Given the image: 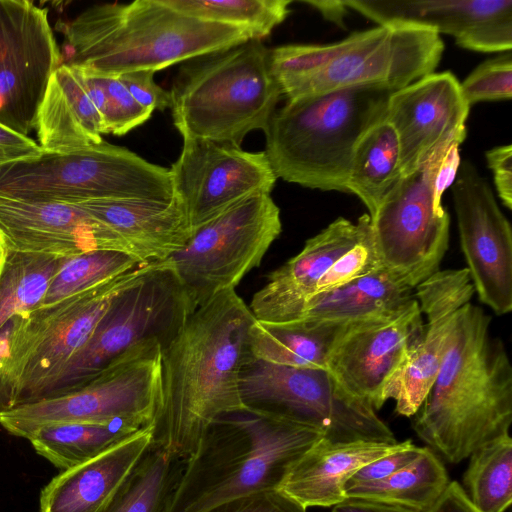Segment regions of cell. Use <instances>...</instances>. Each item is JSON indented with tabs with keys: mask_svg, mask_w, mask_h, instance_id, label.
<instances>
[{
	"mask_svg": "<svg viewBox=\"0 0 512 512\" xmlns=\"http://www.w3.org/2000/svg\"><path fill=\"white\" fill-rule=\"evenodd\" d=\"M444 51L434 30L385 23L331 44L269 50V67L287 100L361 85L402 89L433 73Z\"/></svg>",
	"mask_w": 512,
	"mask_h": 512,
	"instance_id": "5b68a950",
	"label": "cell"
},
{
	"mask_svg": "<svg viewBox=\"0 0 512 512\" xmlns=\"http://www.w3.org/2000/svg\"><path fill=\"white\" fill-rule=\"evenodd\" d=\"M332 512H417L402 506L366 500L360 498H346L333 506Z\"/></svg>",
	"mask_w": 512,
	"mask_h": 512,
	"instance_id": "c3c4849f",
	"label": "cell"
},
{
	"mask_svg": "<svg viewBox=\"0 0 512 512\" xmlns=\"http://www.w3.org/2000/svg\"><path fill=\"white\" fill-rule=\"evenodd\" d=\"M195 308L171 262H156L140 281L113 301L90 339L42 399L82 387L142 341L158 339L163 347Z\"/></svg>",
	"mask_w": 512,
	"mask_h": 512,
	"instance_id": "7c38bea8",
	"label": "cell"
},
{
	"mask_svg": "<svg viewBox=\"0 0 512 512\" xmlns=\"http://www.w3.org/2000/svg\"><path fill=\"white\" fill-rule=\"evenodd\" d=\"M400 146L393 126L384 118L371 126L355 145L347 181L372 217L403 178Z\"/></svg>",
	"mask_w": 512,
	"mask_h": 512,
	"instance_id": "f546056e",
	"label": "cell"
},
{
	"mask_svg": "<svg viewBox=\"0 0 512 512\" xmlns=\"http://www.w3.org/2000/svg\"><path fill=\"white\" fill-rule=\"evenodd\" d=\"M423 328L415 296L395 309L350 322L334 344L326 369L347 393L378 410L385 403L388 382Z\"/></svg>",
	"mask_w": 512,
	"mask_h": 512,
	"instance_id": "ac0fdd59",
	"label": "cell"
},
{
	"mask_svg": "<svg viewBox=\"0 0 512 512\" xmlns=\"http://www.w3.org/2000/svg\"><path fill=\"white\" fill-rule=\"evenodd\" d=\"M34 129L44 152L76 150L103 141V121L79 67L61 63L54 71Z\"/></svg>",
	"mask_w": 512,
	"mask_h": 512,
	"instance_id": "4316f807",
	"label": "cell"
},
{
	"mask_svg": "<svg viewBox=\"0 0 512 512\" xmlns=\"http://www.w3.org/2000/svg\"><path fill=\"white\" fill-rule=\"evenodd\" d=\"M302 2L317 9L325 19L344 28V17L347 11V6L344 1L306 0Z\"/></svg>",
	"mask_w": 512,
	"mask_h": 512,
	"instance_id": "681fc988",
	"label": "cell"
},
{
	"mask_svg": "<svg viewBox=\"0 0 512 512\" xmlns=\"http://www.w3.org/2000/svg\"><path fill=\"white\" fill-rule=\"evenodd\" d=\"M323 438L318 430L252 409L215 419L185 460L169 512H206L278 490L293 464Z\"/></svg>",
	"mask_w": 512,
	"mask_h": 512,
	"instance_id": "277c9868",
	"label": "cell"
},
{
	"mask_svg": "<svg viewBox=\"0 0 512 512\" xmlns=\"http://www.w3.org/2000/svg\"><path fill=\"white\" fill-rule=\"evenodd\" d=\"M347 8L378 25L405 23L449 34L478 52L512 48V0H349Z\"/></svg>",
	"mask_w": 512,
	"mask_h": 512,
	"instance_id": "44dd1931",
	"label": "cell"
},
{
	"mask_svg": "<svg viewBox=\"0 0 512 512\" xmlns=\"http://www.w3.org/2000/svg\"><path fill=\"white\" fill-rule=\"evenodd\" d=\"M453 143L439 149L413 173L403 176L375 214L369 216L382 267L419 273L426 278L440 270L449 246L450 216L435 208L434 180Z\"/></svg>",
	"mask_w": 512,
	"mask_h": 512,
	"instance_id": "5bb4252c",
	"label": "cell"
},
{
	"mask_svg": "<svg viewBox=\"0 0 512 512\" xmlns=\"http://www.w3.org/2000/svg\"><path fill=\"white\" fill-rule=\"evenodd\" d=\"M254 320L235 289L218 292L189 314L162 347L152 444L185 461L215 419L246 409L239 377Z\"/></svg>",
	"mask_w": 512,
	"mask_h": 512,
	"instance_id": "6da1fadb",
	"label": "cell"
},
{
	"mask_svg": "<svg viewBox=\"0 0 512 512\" xmlns=\"http://www.w3.org/2000/svg\"><path fill=\"white\" fill-rule=\"evenodd\" d=\"M144 264L149 263L114 250H91L66 257L39 306L56 303Z\"/></svg>",
	"mask_w": 512,
	"mask_h": 512,
	"instance_id": "8d00e7d4",
	"label": "cell"
},
{
	"mask_svg": "<svg viewBox=\"0 0 512 512\" xmlns=\"http://www.w3.org/2000/svg\"><path fill=\"white\" fill-rule=\"evenodd\" d=\"M154 74V71L142 70L124 73L117 77L142 107L152 112L155 109L163 111L170 107V93L155 83Z\"/></svg>",
	"mask_w": 512,
	"mask_h": 512,
	"instance_id": "7bdbcfd3",
	"label": "cell"
},
{
	"mask_svg": "<svg viewBox=\"0 0 512 512\" xmlns=\"http://www.w3.org/2000/svg\"><path fill=\"white\" fill-rule=\"evenodd\" d=\"M155 263L144 264L56 303L37 306L15 316L6 364L14 407L43 398L90 339L113 301L140 281Z\"/></svg>",
	"mask_w": 512,
	"mask_h": 512,
	"instance_id": "9c48e42d",
	"label": "cell"
},
{
	"mask_svg": "<svg viewBox=\"0 0 512 512\" xmlns=\"http://www.w3.org/2000/svg\"><path fill=\"white\" fill-rule=\"evenodd\" d=\"M184 465L150 443L100 512H169Z\"/></svg>",
	"mask_w": 512,
	"mask_h": 512,
	"instance_id": "d6a6232c",
	"label": "cell"
},
{
	"mask_svg": "<svg viewBox=\"0 0 512 512\" xmlns=\"http://www.w3.org/2000/svg\"><path fill=\"white\" fill-rule=\"evenodd\" d=\"M151 439L150 424L95 457L62 470L42 489L38 512H100Z\"/></svg>",
	"mask_w": 512,
	"mask_h": 512,
	"instance_id": "d4e9b609",
	"label": "cell"
},
{
	"mask_svg": "<svg viewBox=\"0 0 512 512\" xmlns=\"http://www.w3.org/2000/svg\"><path fill=\"white\" fill-rule=\"evenodd\" d=\"M490 325L482 308L461 307L438 374L412 416L418 437L453 464L512 424V366Z\"/></svg>",
	"mask_w": 512,
	"mask_h": 512,
	"instance_id": "7a4b0ae2",
	"label": "cell"
},
{
	"mask_svg": "<svg viewBox=\"0 0 512 512\" xmlns=\"http://www.w3.org/2000/svg\"><path fill=\"white\" fill-rule=\"evenodd\" d=\"M195 18L241 28L262 40L290 14V0H162Z\"/></svg>",
	"mask_w": 512,
	"mask_h": 512,
	"instance_id": "d590c367",
	"label": "cell"
},
{
	"mask_svg": "<svg viewBox=\"0 0 512 512\" xmlns=\"http://www.w3.org/2000/svg\"><path fill=\"white\" fill-rule=\"evenodd\" d=\"M469 109L460 82L449 71L430 73L391 93L385 119L397 134L404 176L439 149L465 140Z\"/></svg>",
	"mask_w": 512,
	"mask_h": 512,
	"instance_id": "ffe728a7",
	"label": "cell"
},
{
	"mask_svg": "<svg viewBox=\"0 0 512 512\" xmlns=\"http://www.w3.org/2000/svg\"><path fill=\"white\" fill-rule=\"evenodd\" d=\"M61 53L48 10L0 0V124L28 136Z\"/></svg>",
	"mask_w": 512,
	"mask_h": 512,
	"instance_id": "9a60e30c",
	"label": "cell"
},
{
	"mask_svg": "<svg viewBox=\"0 0 512 512\" xmlns=\"http://www.w3.org/2000/svg\"><path fill=\"white\" fill-rule=\"evenodd\" d=\"M423 447L416 446L410 439L405 445L385 456L377 458L358 469L345 485H355L383 480L411 463L421 453Z\"/></svg>",
	"mask_w": 512,
	"mask_h": 512,
	"instance_id": "b9f144b4",
	"label": "cell"
},
{
	"mask_svg": "<svg viewBox=\"0 0 512 512\" xmlns=\"http://www.w3.org/2000/svg\"><path fill=\"white\" fill-rule=\"evenodd\" d=\"M282 231L280 209L268 193L251 195L192 230L168 260L195 307L235 289L258 267Z\"/></svg>",
	"mask_w": 512,
	"mask_h": 512,
	"instance_id": "4fadbf2b",
	"label": "cell"
},
{
	"mask_svg": "<svg viewBox=\"0 0 512 512\" xmlns=\"http://www.w3.org/2000/svg\"><path fill=\"white\" fill-rule=\"evenodd\" d=\"M206 512H307V509L279 490H269L224 502Z\"/></svg>",
	"mask_w": 512,
	"mask_h": 512,
	"instance_id": "60d3db41",
	"label": "cell"
},
{
	"mask_svg": "<svg viewBox=\"0 0 512 512\" xmlns=\"http://www.w3.org/2000/svg\"><path fill=\"white\" fill-rule=\"evenodd\" d=\"M462 477V489L480 512H505L512 503V438L501 435L477 448Z\"/></svg>",
	"mask_w": 512,
	"mask_h": 512,
	"instance_id": "e575fe53",
	"label": "cell"
},
{
	"mask_svg": "<svg viewBox=\"0 0 512 512\" xmlns=\"http://www.w3.org/2000/svg\"><path fill=\"white\" fill-rule=\"evenodd\" d=\"M405 442L332 443L322 438L293 464L278 490L305 509L333 507L346 499L345 485L358 469Z\"/></svg>",
	"mask_w": 512,
	"mask_h": 512,
	"instance_id": "484cf974",
	"label": "cell"
},
{
	"mask_svg": "<svg viewBox=\"0 0 512 512\" xmlns=\"http://www.w3.org/2000/svg\"><path fill=\"white\" fill-rule=\"evenodd\" d=\"M0 242L19 252L61 257L100 249L130 254L112 231L74 204L1 194Z\"/></svg>",
	"mask_w": 512,
	"mask_h": 512,
	"instance_id": "7402d4cb",
	"label": "cell"
},
{
	"mask_svg": "<svg viewBox=\"0 0 512 512\" xmlns=\"http://www.w3.org/2000/svg\"><path fill=\"white\" fill-rule=\"evenodd\" d=\"M74 205L112 231L127 251L144 263L168 259L192 234L188 218L174 198L103 199Z\"/></svg>",
	"mask_w": 512,
	"mask_h": 512,
	"instance_id": "cb8c5ba5",
	"label": "cell"
},
{
	"mask_svg": "<svg viewBox=\"0 0 512 512\" xmlns=\"http://www.w3.org/2000/svg\"><path fill=\"white\" fill-rule=\"evenodd\" d=\"M429 512H480L468 499L460 483L450 481Z\"/></svg>",
	"mask_w": 512,
	"mask_h": 512,
	"instance_id": "7dc6e473",
	"label": "cell"
},
{
	"mask_svg": "<svg viewBox=\"0 0 512 512\" xmlns=\"http://www.w3.org/2000/svg\"><path fill=\"white\" fill-rule=\"evenodd\" d=\"M65 258L19 252L0 242V330L16 315L41 304Z\"/></svg>",
	"mask_w": 512,
	"mask_h": 512,
	"instance_id": "836d02e7",
	"label": "cell"
},
{
	"mask_svg": "<svg viewBox=\"0 0 512 512\" xmlns=\"http://www.w3.org/2000/svg\"><path fill=\"white\" fill-rule=\"evenodd\" d=\"M161 359L158 339L142 341L82 387L0 414V425L25 439L40 427L55 423L126 419L150 425L161 399Z\"/></svg>",
	"mask_w": 512,
	"mask_h": 512,
	"instance_id": "8fae6325",
	"label": "cell"
},
{
	"mask_svg": "<svg viewBox=\"0 0 512 512\" xmlns=\"http://www.w3.org/2000/svg\"><path fill=\"white\" fill-rule=\"evenodd\" d=\"M359 226L339 217L305 242L303 249L268 275L248 306L257 321L291 322L333 263L358 239Z\"/></svg>",
	"mask_w": 512,
	"mask_h": 512,
	"instance_id": "603a6c76",
	"label": "cell"
},
{
	"mask_svg": "<svg viewBox=\"0 0 512 512\" xmlns=\"http://www.w3.org/2000/svg\"><path fill=\"white\" fill-rule=\"evenodd\" d=\"M347 324L254 320L248 330L247 350L251 356L273 364L326 369L329 354Z\"/></svg>",
	"mask_w": 512,
	"mask_h": 512,
	"instance_id": "f1b7e54d",
	"label": "cell"
},
{
	"mask_svg": "<svg viewBox=\"0 0 512 512\" xmlns=\"http://www.w3.org/2000/svg\"><path fill=\"white\" fill-rule=\"evenodd\" d=\"M466 103L509 100L512 97L511 51L490 58L479 64L460 83Z\"/></svg>",
	"mask_w": 512,
	"mask_h": 512,
	"instance_id": "ab89813d",
	"label": "cell"
},
{
	"mask_svg": "<svg viewBox=\"0 0 512 512\" xmlns=\"http://www.w3.org/2000/svg\"><path fill=\"white\" fill-rule=\"evenodd\" d=\"M14 322L15 317L0 330V414L14 407V392L6 370Z\"/></svg>",
	"mask_w": 512,
	"mask_h": 512,
	"instance_id": "bcb514c9",
	"label": "cell"
},
{
	"mask_svg": "<svg viewBox=\"0 0 512 512\" xmlns=\"http://www.w3.org/2000/svg\"><path fill=\"white\" fill-rule=\"evenodd\" d=\"M65 64L92 73L158 71L251 39L241 28L182 13L162 0L93 5L63 30Z\"/></svg>",
	"mask_w": 512,
	"mask_h": 512,
	"instance_id": "3957f363",
	"label": "cell"
},
{
	"mask_svg": "<svg viewBox=\"0 0 512 512\" xmlns=\"http://www.w3.org/2000/svg\"><path fill=\"white\" fill-rule=\"evenodd\" d=\"M41 153L42 149L35 140L0 124V166Z\"/></svg>",
	"mask_w": 512,
	"mask_h": 512,
	"instance_id": "f6af8a7d",
	"label": "cell"
},
{
	"mask_svg": "<svg viewBox=\"0 0 512 512\" xmlns=\"http://www.w3.org/2000/svg\"><path fill=\"white\" fill-rule=\"evenodd\" d=\"M427 279L414 272L381 267L335 289L313 295L297 320L349 323L395 309L411 299V292Z\"/></svg>",
	"mask_w": 512,
	"mask_h": 512,
	"instance_id": "83f0119b",
	"label": "cell"
},
{
	"mask_svg": "<svg viewBox=\"0 0 512 512\" xmlns=\"http://www.w3.org/2000/svg\"><path fill=\"white\" fill-rule=\"evenodd\" d=\"M0 194L75 204L103 199H173L169 169L102 141L0 166Z\"/></svg>",
	"mask_w": 512,
	"mask_h": 512,
	"instance_id": "ba28073f",
	"label": "cell"
},
{
	"mask_svg": "<svg viewBox=\"0 0 512 512\" xmlns=\"http://www.w3.org/2000/svg\"><path fill=\"white\" fill-rule=\"evenodd\" d=\"M80 69L89 95L101 115L105 134L122 136L150 118L153 112L138 104L118 77Z\"/></svg>",
	"mask_w": 512,
	"mask_h": 512,
	"instance_id": "74e56055",
	"label": "cell"
},
{
	"mask_svg": "<svg viewBox=\"0 0 512 512\" xmlns=\"http://www.w3.org/2000/svg\"><path fill=\"white\" fill-rule=\"evenodd\" d=\"M169 93L183 139L237 146L249 132L266 130L283 96L270 71L269 49L256 39L185 61Z\"/></svg>",
	"mask_w": 512,
	"mask_h": 512,
	"instance_id": "52a82bcc",
	"label": "cell"
},
{
	"mask_svg": "<svg viewBox=\"0 0 512 512\" xmlns=\"http://www.w3.org/2000/svg\"><path fill=\"white\" fill-rule=\"evenodd\" d=\"M450 483L448 472L433 450L423 447L411 463L376 482L348 485L346 498H360L429 512Z\"/></svg>",
	"mask_w": 512,
	"mask_h": 512,
	"instance_id": "1f68e13d",
	"label": "cell"
},
{
	"mask_svg": "<svg viewBox=\"0 0 512 512\" xmlns=\"http://www.w3.org/2000/svg\"><path fill=\"white\" fill-rule=\"evenodd\" d=\"M460 245L479 300L495 314L512 310V230L475 166L460 164L452 185Z\"/></svg>",
	"mask_w": 512,
	"mask_h": 512,
	"instance_id": "e0dca14e",
	"label": "cell"
},
{
	"mask_svg": "<svg viewBox=\"0 0 512 512\" xmlns=\"http://www.w3.org/2000/svg\"><path fill=\"white\" fill-rule=\"evenodd\" d=\"M169 171L173 198L192 230L242 199L270 194L278 179L264 151L200 138L183 139Z\"/></svg>",
	"mask_w": 512,
	"mask_h": 512,
	"instance_id": "2e32d148",
	"label": "cell"
},
{
	"mask_svg": "<svg viewBox=\"0 0 512 512\" xmlns=\"http://www.w3.org/2000/svg\"><path fill=\"white\" fill-rule=\"evenodd\" d=\"M474 293L466 268L438 270L416 287L427 322L383 393L384 402H395L398 415L412 417L420 407L449 349L459 310Z\"/></svg>",
	"mask_w": 512,
	"mask_h": 512,
	"instance_id": "d6986e66",
	"label": "cell"
},
{
	"mask_svg": "<svg viewBox=\"0 0 512 512\" xmlns=\"http://www.w3.org/2000/svg\"><path fill=\"white\" fill-rule=\"evenodd\" d=\"M393 91L361 85L287 100L264 131L277 178L322 191L348 193L356 143L385 118Z\"/></svg>",
	"mask_w": 512,
	"mask_h": 512,
	"instance_id": "8992f818",
	"label": "cell"
},
{
	"mask_svg": "<svg viewBox=\"0 0 512 512\" xmlns=\"http://www.w3.org/2000/svg\"><path fill=\"white\" fill-rule=\"evenodd\" d=\"M239 390L246 408L314 428L328 442L398 443L376 410L347 393L327 369L278 365L247 353Z\"/></svg>",
	"mask_w": 512,
	"mask_h": 512,
	"instance_id": "30bf717a",
	"label": "cell"
},
{
	"mask_svg": "<svg viewBox=\"0 0 512 512\" xmlns=\"http://www.w3.org/2000/svg\"><path fill=\"white\" fill-rule=\"evenodd\" d=\"M486 160L493 172L494 184L503 205L512 208V146L495 147L486 152Z\"/></svg>",
	"mask_w": 512,
	"mask_h": 512,
	"instance_id": "ee69618b",
	"label": "cell"
},
{
	"mask_svg": "<svg viewBox=\"0 0 512 512\" xmlns=\"http://www.w3.org/2000/svg\"><path fill=\"white\" fill-rule=\"evenodd\" d=\"M357 223L359 226L357 241L323 275L314 295L348 284L382 267L368 213L360 216Z\"/></svg>",
	"mask_w": 512,
	"mask_h": 512,
	"instance_id": "f35d334b",
	"label": "cell"
},
{
	"mask_svg": "<svg viewBox=\"0 0 512 512\" xmlns=\"http://www.w3.org/2000/svg\"><path fill=\"white\" fill-rule=\"evenodd\" d=\"M145 426L126 419L105 422H64L40 427L27 440L60 470L100 454Z\"/></svg>",
	"mask_w": 512,
	"mask_h": 512,
	"instance_id": "4dcf8cb0",
	"label": "cell"
}]
</instances>
